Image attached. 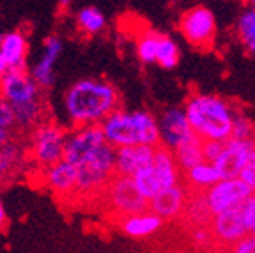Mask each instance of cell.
<instances>
[{
  "instance_id": "1",
  "label": "cell",
  "mask_w": 255,
  "mask_h": 253,
  "mask_svg": "<svg viewBox=\"0 0 255 253\" xmlns=\"http://www.w3.org/2000/svg\"><path fill=\"white\" fill-rule=\"evenodd\" d=\"M62 114L71 127L100 126L114 110L121 108V94L105 78H84L71 83L62 94Z\"/></svg>"
},
{
  "instance_id": "2",
  "label": "cell",
  "mask_w": 255,
  "mask_h": 253,
  "mask_svg": "<svg viewBox=\"0 0 255 253\" xmlns=\"http://www.w3.org/2000/svg\"><path fill=\"white\" fill-rule=\"evenodd\" d=\"M0 98L11 107L14 129L27 133L44 119L43 89L34 82L28 69H7L0 76Z\"/></svg>"
},
{
  "instance_id": "3",
  "label": "cell",
  "mask_w": 255,
  "mask_h": 253,
  "mask_svg": "<svg viewBox=\"0 0 255 253\" xmlns=\"http://www.w3.org/2000/svg\"><path fill=\"white\" fill-rule=\"evenodd\" d=\"M184 114L190 127L200 140L225 142L232 136L236 108L216 94L193 92L184 103Z\"/></svg>"
},
{
  "instance_id": "4",
  "label": "cell",
  "mask_w": 255,
  "mask_h": 253,
  "mask_svg": "<svg viewBox=\"0 0 255 253\" xmlns=\"http://www.w3.org/2000/svg\"><path fill=\"white\" fill-rule=\"evenodd\" d=\"M105 142L114 149L126 145H159L158 119L149 110L117 108L100 124Z\"/></svg>"
},
{
  "instance_id": "5",
  "label": "cell",
  "mask_w": 255,
  "mask_h": 253,
  "mask_svg": "<svg viewBox=\"0 0 255 253\" xmlns=\"http://www.w3.org/2000/svg\"><path fill=\"white\" fill-rule=\"evenodd\" d=\"M116 175V149L107 142L87 159L76 165L75 198H100L105 186Z\"/></svg>"
},
{
  "instance_id": "6",
  "label": "cell",
  "mask_w": 255,
  "mask_h": 253,
  "mask_svg": "<svg viewBox=\"0 0 255 253\" xmlns=\"http://www.w3.org/2000/svg\"><path fill=\"white\" fill-rule=\"evenodd\" d=\"M68 129L55 121L43 119L30 131H27V154L28 161L44 170L46 166L60 161L64 158V143Z\"/></svg>"
},
{
  "instance_id": "7",
  "label": "cell",
  "mask_w": 255,
  "mask_h": 253,
  "mask_svg": "<svg viewBox=\"0 0 255 253\" xmlns=\"http://www.w3.org/2000/svg\"><path fill=\"white\" fill-rule=\"evenodd\" d=\"M179 32L183 39L197 50H209L218 37V18L207 5H193L179 18Z\"/></svg>"
},
{
  "instance_id": "8",
  "label": "cell",
  "mask_w": 255,
  "mask_h": 253,
  "mask_svg": "<svg viewBox=\"0 0 255 253\" xmlns=\"http://www.w3.org/2000/svg\"><path fill=\"white\" fill-rule=\"evenodd\" d=\"M100 198L103 202L107 213L116 218L147 209V200L140 195L133 179L128 177V175H114L105 186Z\"/></svg>"
},
{
  "instance_id": "9",
  "label": "cell",
  "mask_w": 255,
  "mask_h": 253,
  "mask_svg": "<svg viewBox=\"0 0 255 253\" xmlns=\"http://www.w3.org/2000/svg\"><path fill=\"white\" fill-rule=\"evenodd\" d=\"M250 193L252 191L239 177H222L202 195L211 214H218L239 207Z\"/></svg>"
},
{
  "instance_id": "10",
  "label": "cell",
  "mask_w": 255,
  "mask_h": 253,
  "mask_svg": "<svg viewBox=\"0 0 255 253\" xmlns=\"http://www.w3.org/2000/svg\"><path fill=\"white\" fill-rule=\"evenodd\" d=\"M255 159V138H229L215 159L216 170L222 177H238L239 172Z\"/></svg>"
},
{
  "instance_id": "11",
  "label": "cell",
  "mask_w": 255,
  "mask_h": 253,
  "mask_svg": "<svg viewBox=\"0 0 255 253\" xmlns=\"http://www.w3.org/2000/svg\"><path fill=\"white\" fill-rule=\"evenodd\" d=\"M105 143L103 131L98 124L92 126H78L73 127L66 134V143H64V159H68L73 165L87 159L96 149H100Z\"/></svg>"
},
{
  "instance_id": "12",
  "label": "cell",
  "mask_w": 255,
  "mask_h": 253,
  "mask_svg": "<svg viewBox=\"0 0 255 253\" xmlns=\"http://www.w3.org/2000/svg\"><path fill=\"white\" fill-rule=\"evenodd\" d=\"M158 119V133H159V145L174 150L177 145L186 142L193 136V131L190 127V123L186 119L184 108L170 107L165 108Z\"/></svg>"
},
{
  "instance_id": "13",
  "label": "cell",
  "mask_w": 255,
  "mask_h": 253,
  "mask_svg": "<svg viewBox=\"0 0 255 253\" xmlns=\"http://www.w3.org/2000/svg\"><path fill=\"white\" fill-rule=\"evenodd\" d=\"M209 230L213 234L215 246L227 250H231L239 239H243L248 234L239 207L213 214L211 222H209Z\"/></svg>"
},
{
  "instance_id": "14",
  "label": "cell",
  "mask_w": 255,
  "mask_h": 253,
  "mask_svg": "<svg viewBox=\"0 0 255 253\" xmlns=\"http://www.w3.org/2000/svg\"><path fill=\"white\" fill-rule=\"evenodd\" d=\"M62 52H64V41L57 34H52V36H48L43 41L39 59L28 69L34 82L41 89H50L53 85V80H55V64L59 60V57L62 55Z\"/></svg>"
},
{
  "instance_id": "15",
  "label": "cell",
  "mask_w": 255,
  "mask_h": 253,
  "mask_svg": "<svg viewBox=\"0 0 255 253\" xmlns=\"http://www.w3.org/2000/svg\"><path fill=\"white\" fill-rule=\"evenodd\" d=\"M188 197H190V191L181 182V184H175V186L159 190L147 202V207L154 214H158L163 222H174V220H181L183 218Z\"/></svg>"
},
{
  "instance_id": "16",
  "label": "cell",
  "mask_w": 255,
  "mask_h": 253,
  "mask_svg": "<svg viewBox=\"0 0 255 253\" xmlns=\"http://www.w3.org/2000/svg\"><path fill=\"white\" fill-rule=\"evenodd\" d=\"M44 186L59 198H75L76 166L68 159H60L43 170Z\"/></svg>"
},
{
  "instance_id": "17",
  "label": "cell",
  "mask_w": 255,
  "mask_h": 253,
  "mask_svg": "<svg viewBox=\"0 0 255 253\" xmlns=\"http://www.w3.org/2000/svg\"><path fill=\"white\" fill-rule=\"evenodd\" d=\"M116 225L128 238L147 239L163 229L165 222L147 207V209L138 211V213H131L126 214V216L117 218Z\"/></svg>"
},
{
  "instance_id": "18",
  "label": "cell",
  "mask_w": 255,
  "mask_h": 253,
  "mask_svg": "<svg viewBox=\"0 0 255 253\" xmlns=\"http://www.w3.org/2000/svg\"><path fill=\"white\" fill-rule=\"evenodd\" d=\"M0 55L4 57L7 69H27L28 60V37L23 30H11L2 34Z\"/></svg>"
},
{
  "instance_id": "19",
  "label": "cell",
  "mask_w": 255,
  "mask_h": 253,
  "mask_svg": "<svg viewBox=\"0 0 255 253\" xmlns=\"http://www.w3.org/2000/svg\"><path fill=\"white\" fill-rule=\"evenodd\" d=\"M154 147L126 145L116 149V174L133 177L140 168L147 166L152 159Z\"/></svg>"
},
{
  "instance_id": "20",
  "label": "cell",
  "mask_w": 255,
  "mask_h": 253,
  "mask_svg": "<svg viewBox=\"0 0 255 253\" xmlns=\"http://www.w3.org/2000/svg\"><path fill=\"white\" fill-rule=\"evenodd\" d=\"M151 166L154 170L156 177H158L161 188L175 186L181 184L183 181V172H181L179 165L175 161L174 152L163 145H156L154 152H152Z\"/></svg>"
},
{
  "instance_id": "21",
  "label": "cell",
  "mask_w": 255,
  "mask_h": 253,
  "mask_svg": "<svg viewBox=\"0 0 255 253\" xmlns=\"http://www.w3.org/2000/svg\"><path fill=\"white\" fill-rule=\"evenodd\" d=\"M28 161L27 145L21 140L11 138L0 149V182L14 179Z\"/></svg>"
},
{
  "instance_id": "22",
  "label": "cell",
  "mask_w": 255,
  "mask_h": 253,
  "mask_svg": "<svg viewBox=\"0 0 255 253\" xmlns=\"http://www.w3.org/2000/svg\"><path fill=\"white\" fill-rule=\"evenodd\" d=\"M184 184H186L188 191H197V193H204L206 190L218 182L222 179L220 172L216 170L215 163L209 161H200L197 165H193L191 168L183 172Z\"/></svg>"
},
{
  "instance_id": "23",
  "label": "cell",
  "mask_w": 255,
  "mask_h": 253,
  "mask_svg": "<svg viewBox=\"0 0 255 253\" xmlns=\"http://www.w3.org/2000/svg\"><path fill=\"white\" fill-rule=\"evenodd\" d=\"M75 23L80 34L92 37V36L101 34V32H105V28H107V16L98 7L87 5V7H82L76 11Z\"/></svg>"
},
{
  "instance_id": "24",
  "label": "cell",
  "mask_w": 255,
  "mask_h": 253,
  "mask_svg": "<svg viewBox=\"0 0 255 253\" xmlns=\"http://www.w3.org/2000/svg\"><path fill=\"white\" fill-rule=\"evenodd\" d=\"M211 211L207 207L206 200H204L202 193H197V191H190V197H188L186 202V209H184L183 220L184 223L190 227H204L209 225L211 222Z\"/></svg>"
},
{
  "instance_id": "25",
  "label": "cell",
  "mask_w": 255,
  "mask_h": 253,
  "mask_svg": "<svg viewBox=\"0 0 255 253\" xmlns=\"http://www.w3.org/2000/svg\"><path fill=\"white\" fill-rule=\"evenodd\" d=\"M174 158L175 161H177V165H179L181 172L188 170V168H191L193 165H197V163L204 161V156H202V140L199 138V136H191V138H188L186 142H183L181 145H177L174 150Z\"/></svg>"
},
{
  "instance_id": "26",
  "label": "cell",
  "mask_w": 255,
  "mask_h": 253,
  "mask_svg": "<svg viewBox=\"0 0 255 253\" xmlns=\"http://www.w3.org/2000/svg\"><path fill=\"white\" fill-rule=\"evenodd\" d=\"M234 30L241 46L255 57V12L252 9L247 7L239 12Z\"/></svg>"
},
{
  "instance_id": "27",
  "label": "cell",
  "mask_w": 255,
  "mask_h": 253,
  "mask_svg": "<svg viewBox=\"0 0 255 253\" xmlns=\"http://www.w3.org/2000/svg\"><path fill=\"white\" fill-rule=\"evenodd\" d=\"M181 59V50L179 44L175 43L170 36L159 34L158 48H156V64L161 66L163 69H174Z\"/></svg>"
},
{
  "instance_id": "28",
  "label": "cell",
  "mask_w": 255,
  "mask_h": 253,
  "mask_svg": "<svg viewBox=\"0 0 255 253\" xmlns=\"http://www.w3.org/2000/svg\"><path fill=\"white\" fill-rule=\"evenodd\" d=\"M159 34L154 30H142L136 37V57L142 64H156V48Z\"/></svg>"
},
{
  "instance_id": "29",
  "label": "cell",
  "mask_w": 255,
  "mask_h": 253,
  "mask_svg": "<svg viewBox=\"0 0 255 253\" xmlns=\"http://www.w3.org/2000/svg\"><path fill=\"white\" fill-rule=\"evenodd\" d=\"M232 138H255V123L243 112L236 110L234 114Z\"/></svg>"
},
{
  "instance_id": "30",
  "label": "cell",
  "mask_w": 255,
  "mask_h": 253,
  "mask_svg": "<svg viewBox=\"0 0 255 253\" xmlns=\"http://www.w3.org/2000/svg\"><path fill=\"white\" fill-rule=\"evenodd\" d=\"M188 236H190V243L195 246L200 252H207L215 246V241H213V234L209 230V225L204 227H190L188 230Z\"/></svg>"
},
{
  "instance_id": "31",
  "label": "cell",
  "mask_w": 255,
  "mask_h": 253,
  "mask_svg": "<svg viewBox=\"0 0 255 253\" xmlns=\"http://www.w3.org/2000/svg\"><path fill=\"white\" fill-rule=\"evenodd\" d=\"M239 209H241V216H243L247 232L255 234V193L248 195V198L239 206Z\"/></svg>"
},
{
  "instance_id": "32",
  "label": "cell",
  "mask_w": 255,
  "mask_h": 253,
  "mask_svg": "<svg viewBox=\"0 0 255 253\" xmlns=\"http://www.w3.org/2000/svg\"><path fill=\"white\" fill-rule=\"evenodd\" d=\"M222 149H223V142H216V140H202L204 161L215 163V159L220 156Z\"/></svg>"
},
{
  "instance_id": "33",
  "label": "cell",
  "mask_w": 255,
  "mask_h": 253,
  "mask_svg": "<svg viewBox=\"0 0 255 253\" xmlns=\"http://www.w3.org/2000/svg\"><path fill=\"white\" fill-rule=\"evenodd\" d=\"M0 127L14 131V117H12V110L2 98H0Z\"/></svg>"
},
{
  "instance_id": "34",
  "label": "cell",
  "mask_w": 255,
  "mask_h": 253,
  "mask_svg": "<svg viewBox=\"0 0 255 253\" xmlns=\"http://www.w3.org/2000/svg\"><path fill=\"white\" fill-rule=\"evenodd\" d=\"M232 253H255V234H247L231 248Z\"/></svg>"
},
{
  "instance_id": "35",
  "label": "cell",
  "mask_w": 255,
  "mask_h": 253,
  "mask_svg": "<svg viewBox=\"0 0 255 253\" xmlns=\"http://www.w3.org/2000/svg\"><path fill=\"white\" fill-rule=\"evenodd\" d=\"M241 181L245 182L248 186V190L252 191V193H255V159L254 161H250L247 166H245L243 170L239 172V175H238Z\"/></svg>"
},
{
  "instance_id": "36",
  "label": "cell",
  "mask_w": 255,
  "mask_h": 253,
  "mask_svg": "<svg viewBox=\"0 0 255 253\" xmlns=\"http://www.w3.org/2000/svg\"><path fill=\"white\" fill-rule=\"evenodd\" d=\"M12 138V131L11 129H4V127H0V149Z\"/></svg>"
},
{
  "instance_id": "37",
  "label": "cell",
  "mask_w": 255,
  "mask_h": 253,
  "mask_svg": "<svg viewBox=\"0 0 255 253\" xmlns=\"http://www.w3.org/2000/svg\"><path fill=\"white\" fill-rule=\"evenodd\" d=\"M5 222H7V213H5V206L2 198H0V230L5 227Z\"/></svg>"
},
{
  "instance_id": "38",
  "label": "cell",
  "mask_w": 255,
  "mask_h": 253,
  "mask_svg": "<svg viewBox=\"0 0 255 253\" xmlns=\"http://www.w3.org/2000/svg\"><path fill=\"white\" fill-rule=\"evenodd\" d=\"M202 253H232L231 250L227 248H220V246H213L211 250H207V252H202Z\"/></svg>"
},
{
  "instance_id": "39",
  "label": "cell",
  "mask_w": 255,
  "mask_h": 253,
  "mask_svg": "<svg viewBox=\"0 0 255 253\" xmlns=\"http://www.w3.org/2000/svg\"><path fill=\"white\" fill-rule=\"evenodd\" d=\"M5 71H7V66H5V62H4V57L0 55V76L4 75Z\"/></svg>"
},
{
  "instance_id": "40",
  "label": "cell",
  "mask_w": 255,
  "mask_h": 253,
  "mask_svg": "<svg viewBox=\"0 0 255 253\" xmlns=\"http://www.w3.org/2000/svg\"><path fill=\"white\" fill-rule=\"evenodd\" d=\"M247 2H248V9H252L255 12V0H247Z\"/></svg>"
},
{
  "instance_id": "41",
  "label": "cell",
  "mask_w": 255,
  "mask_h": 253,
  "mask_svg": "<svg viewBox=\"0 0 255 253\" xmlns=\"http://www.w3.org/2000/svg\"><path fill=\"white\" fill-rule=\"evenodd\" d=\"M60 4H62V5H69V4H71V0H60Z\"/></svg>"
}]
</instances>
